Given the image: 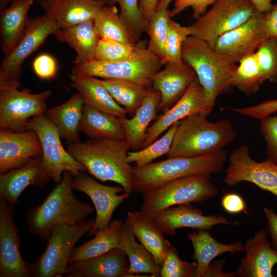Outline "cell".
I'll use <instances>...</instances> for the list:
<instances>
[{
    "instance_id": "51",
    "label": "cell",
    "mask_w": 277,
    "mask_h": 277,
    "mask_svg": "<svg viewBox=\"0 0 277 277\" xmlns=\"http://www.w3.org/2000/svg\"><path fill=\"white\" fill-rule=\"evenodd\" d=\"M264 212L267 221V232L271 238V245L277 249V215L267 207L264 208Z\"/></svg>"
},
{
    "instance_id": "25",
    "label": "cell",
    "mask_w": 277,
    "mask_h": 277,
    "mask_svg": "<svg viewBox=\"0 0 277 277\" xmlns=\"http://www.w3.org/2000/svg\"><path fill=\"white\" fill-rule=\"evenodd\" d=\"M34 0H13L0 14L2 51L8 55L24 35L29 18L28 13Z\"/></svg>"
},
{
    "instance_id": "49",
    "label": "cell",
    "mask_w": 277,
    "mask_h": 277,
    "mask_svg": "<svg viewBox=\"0 0 277 277\" xmlns=\"http://www.w3.org/2000/svg\"><path fill=\"white\" fill-rule=\"evenodd\" d=\"M221 205L230 214H237L245 211L246 206L243 197L238 193L231 192L225 194L221 199Z\"/></svg>"
},
{
    "instance_id": "23",
    "label": "cell",
    "mask_w": 277,
    "mask_h": 277,
    "mask_svg": "<svg viewBox=\"0 0 277 277\" xmlns=\"http://www.w3.org/2000/svg\"><path fill=\"white\" fill-rule=\"evenodd\" d=\"M45 14L55 22L59 29L94 19L106 4L97 0H38Z\"/></svg>"
},
{
    "instance_id": "3",
    "label": "cell",
    "mask_w": 277,
    "mask_h": 277,
    "mask_svg": "<svg viewBox=\"0 0 277 277\" xmlns=\"http://www.w3.org/2000/svg\"><path fill=\"white\" fill-rule=\"evenodd\" d=\"M203 113L192 114L177 126L168 157L212 154L233 142L237 133L228 119L211 122Z\"/></svg>"
},
{
    "instance_id": "8",
    "label": "cell",
    "mask_w": 277,
    "mask_h": 277,
    "mask_svg": "<svg viewBox=\"0 0 277 277\" xmlns=\"http://www.w3.org/2000/svg\"><path fill=\"white\" fill-rule=\"evenodd\" d=\"M94 220L74 225L56 226L40 256L30 264V276L61 277L66 275L71 254L76 243L92 229Z\"/></svg>"
},
{
    "instance_id": "4",
    "label": "cell",
    "mask_w": 277,
    "mask_h": 277,
    "mask_svg": "<svg viewBox=\"0 0 277 277\" xmlns=\"http://www.w3.org/2000/svg\"><path fill=\"white\" fill-rule=\"evenodd\" d=\"M227 159L226 151L204 155L175 156L133 168V190L144 193L170 182L199 174H211L222 170Z\"/></svg>"
},
{
    "instance_id": "9",
    "label": "cell",
    "mask_w": 277,
    "mask_h": 277,
    "mask_svg": "<svg viewBox=\"0 0 277 277\" xmlns=\"http://www.w3.org/2000/svg\"><path fill=\"white\" fill-rule=\"evenodd\" d=\"M256 11L249 0H217L188 26L191 36L213 48L219 37L245 23Z\"/></svg>"
},
{
    "instance_id": "24",
    "label": "cell",
    "mask_w": 277,
    "mask_h": 277,
    "mask_svg": "<svg viewBox=\"0 0 277 277\" xmlns=\"http://www.w3.org/2000/svg\"><path fill=\"white\" fill-rule=\"evenodd\" d=\"M129 261L122 249L116 248L100 256L68 265L67 277H127Z\"/></svg>"
},
{
    "instance_id": "2",
    "label": "cell",
    "mask_w": 277,
    "mask_h": 277,
    "mask_svg": "<svg viewBox=\"0 0 277 277\" xmlns=\"http://www.w3.org/2000/svg\"><path fill=\"white\" fill-rule=\"evenodd\" d=\"M73 175L65 171L62 180L39 205L29 209L26 215L28 231L47 241L53 229L60 225H74L85 221L94 210L76 198L73 193Z\"/></svg>"
},
{
    "instance_id": "56",
    "label": "cell",
    "mask_w": 277,
    "mask_h": 277,
    "mask_svg": "<svg viewBox=\"0 0 277 277\" xmlns=\"http://www.w3.org/2000/svg\"><path fill=\"white\" fill-rule=\"evenodd\" d=\"M97 1H103L106 4V0H97Z\"/></svg>"
},
{
    "instance_id": "40",
    "label": "cell",
    "mask_w": 277,
    "mask_h": 277,
    "mask_svg": "<svg viewBox=\"0 0 277 277\" xmlns=\"http://www.w3.org/2000/svg\"><path fill=\"white\" fill-rule=\"evenodd\" d=\"M138 0H106V4L119 5L120 17L136 41L146 31L147 23L141 12Z\"/></svg>"
},
{
    "instance_id": "47",
    "label": "cell",
    "mask_w": 277,
    "mask_h": 277,
    "mask_svg": "<svg viewBox=\"0 0 277 277\" xmlns=\"http://www.w3.org/2000/svg\"><path fill=\"white\" fill-rule=\"evenodd\" d=\"M217 0H174V6L169 10L171 17H174L188 7L192 9V17L197 19L203 15L208 6L214 4Z\"/></svg>"
},
{
    "instance_id": "32",
    "label": "cell",
    "mask_w": 277,
    "mask_h": 277,
    "mask_svg": "<svg viewBox=\"0 0 277 277\" xmlns=\"http://www.w3.org/2000/svg\"><path fill=\"white\" fill-rule=\"evenodd\" d=\"M85 101L77 92L65 103L47 109L45 114L57 128L61 137L69 143L80 142L79 126Z\"/></svg>"
},
{
    "instance_id": "11",
    "label": "cell",
    "mask_w": 277,
    "mask_h": 277,
    "mask_svg": "<svg viewBox=\"0 0 277 277\" xmlns=\"http://www.w3.org/2000/svg\"><path fill=\"white\" fill-rule=\"evenodd\" d=\"M27 129L34 131L37 135L41 143L44 164L55 183L61 181L65 171H70L75 176L86 170L64 149L57 128L45 113L31 118Z\"/></svg>"
},
{
    "instance_id": "17",
    "label": "cell",
    "mask_w": 277,
    "mask_h": 277,
    "mask_svg": "<svg viewBox=\"0 0 277 277\" xmlns=\"http://www.w3.org/2000/svg\"><path fill=\"white\" fill-rule=\"evenodd\" d=\"M206 115L211 113L206 101L205 91L197 78L187 87L179 100L169 109L163 112L148 128L142 148L154 141L174 124L195 113Z\"/></svg>"
},
{
    "instance_id": "30",
    "label": "cell",
    "mask_w": 277,
    "mask_h": 277,
    "mask_svg": "<svg viewBox=\"0 0 277 277\" xmlns=\"http://www.w3.org/2000/svg\"><path fill=\"white\" fill-rule=\"evenodd\" d=\"M70 78V85L82 95L85 104L119 118L126 117L128 114L96 77L71 74Z\"/></svg>"
},
{
    "instance_id": "34",
    "label": "cell",
    "mask_w": 277,
    "mask_h": 277,
    "mask_svg": "<svg viewBox=\"0 0 277 277\" xmlns=\"http://www.w3.org/2000/svg\"><path fill=\"white\" fill-rule=\"evenodd\" d=\"M124 222L116 219L105 229L98 232L91 240L75 247L71 254L69 264L102 255L117 248Z\"/></svg>"
},
{
    "instance_id": "18",
    "label": "cell",
    "mask_w": 277,
    "mask_h": 277,
    "mask_svg": "<svg viewBox=\"0 0 277 277\" xmlns=\"http://www.w3.org/2000/svg\"><path fill=\"white\" fill-rule=\"evenodd\" d=\"M42 155L40 140L32 130H0V174L18 168Z\"/></svg>"
},
{
    "instance_id": "7",
    "label": "cell",
    "mask_w": 277,
    "mask_h": 277,
    "mask_svg": "<svg viewBox=\"0 0 277 277\" xmlns=\"http://www.w3.org/2000/svg\"><path fill=\"white\" fill-rule=\"evenodd\" d=\"M218 193L217 188L210 180V174L189 176L143 193L140 211L154 219L173 206L204 202Z\"/></svg>"
},
{
    "instance_id": "28",
    "label": "cell",
    "mask_w": 277,
    "mask_h": 277,
    "mask_svg": "<svg viewBox=\"0 0 277 277\" xmlns=\"http://www.w3.org/2000/svg\"><path fill=\"white\" fill-rule=\"evenodd\" d=\"M53 35L58 42L67 44L74 50L76 56L74 65H82L94 60L100 38L93 20L59 29Z\"/></svg>"
},
{
    "instance_id": "15",
    "label": "cell",
    "mask_w": 277,
    "mask_h": 277,
    "mask_svg": "<svg viewBox=\"0 0 277 277\" xmlns=\"http://www.w3.org/2000/svg\"><path fill=\"white\" fill-rule=\"evenodd\" d=\"M72 187L74 190L86 194L93 203L96 217L88 233L90 236L107 228L115 209L130 196L122 186L102 184L84 172L73 176Z\"/></svg>"
},
{
    "instance_id": "31",
    "label": "cell",
    "mask_w": 277,
    "mask_h": 277,
    "mask_svg": "<svg viewBox=\"0 0 277 277\" xmlns=\"http://www.w3.org/2000/svg\"><path fill=\"white\" fill-rule=\"evenodd\" d=\"M117 248L127 256L128 276H134V274L140 273L149 274L153 277L161 276V267L156 263L151 253L141 243L136 242L127 219L123 223Z\"/></svg>"
},
{
    "instance_id": "39",
    "label": "cell",
    "mask_w": 277,
    "mask_h": 277,
    "mask_svg": "<svg viewBox=\"0 0 277 277\" xmlns=\"http://www.w3.org/2000/svg\"><path fill=\"white\" fill-rule=\"evenodd\" d=\"M171 18L168 9L156 10L148 22L145 31L149 37L148 47L161 60L164 56Z\"/></svg>"
},
{
    "instance_id": "12",
    "label": "cell",
    "mask_w": 277,
    "mask_h": 277,
    "mask_svg": "<svg viewBox=\"0 0 277 277\" xmlns=\"http://www.w3.org/2000/svg\"><path fill=\"white\" fill-rule=\"evenodd\" d=\"M58 30L53 20L45 14L29 18L22 38L6 55L1 64L0 84H12L21 87L19 78L24 62L50 35H53Z\"/></svg>"
},
{
    "instance_id": "54",
    "label": "cell",
    "mask_w": 277,
    "mask_h": 277,
    "mask_svg": "<svg viewBox=\"0 0 277 277\" xmlns=\"http://www.w3.org/2000/svg\"><path fill=\"white\" fill-rule=\"evenodd\" d=\"M174 0H161L157 6V9H168L170 3Z\"/></svg>"
},
{
    "instance_id": "42",
    "label": "cell",
    "mask_w": 277,
    "mask_h": 277,
    "mask_svg": "<svg viewBox=\"0 0 277 277\" xmlns=\"http://www.w3.org/2000/svg\"><path fill=\"white\" fill-rule=\"evenodd\" d=\"M255 53L265 80L277 83V37L267 38Z\"/></svg>"
},
{
    "instance_id": "10",
    "label": "cell",
    "mask_w": 277,
    "mask_h": 277,
    "mask_svg": "<svg viewBox=\"0 0 277 277\" xmlns=\"http://www.w3.org/2000/svg\"><path fill=\"white\" fill-rule=\"evenodd\" d=\"M11 84H0V128L15 132L27 130L30 120L45 113L50 90L32 94Z\"/></svg>"
},
{
    "instance_id": "48",
    "label": "cell",
    "mask_w": 277,
    "mask_h": 277,
    "mask_svg": "<svg viewBox=\"0 0 277 277\" xmlns=\"http://www.w3.org/2000/svg\"><path fill=\"white\" fill-rule=\"evenodd\" d=\"M229 110L239 114L261 120L277 112V100H272L260 104L243 107L229 108Z\"/></svg>"
},
{
    "instance_id": "46",
    "label": "cell",
    "mask_w": 277,
    "mask_h": 277,
    "mask_svg": "<svg viewBox=\"0 0 277 277\" xmlns=\"http://www.w3.org/2000/svg\"><path fill=\"white\" fill-rule=\"evenodd\" d=\"M32 67L35 74L42 80L54 78L57 72V65L55 58L52 55L43 53L34 60Z\"/></svg>"
},
{
    "instance_id": "14",
    "label": "cell",
    "mask_w": 277,
    "mask_h": 277,
    "mask_svg": "<svg viewBox=\"0 0 277 277\" xmlns=\"http://www.w3.org/2000/svg\"><path fill=\"white\" fill-rule=\"evenodd\" d=\"M267 38L263 13L256 11L245 23L219 37L213 49L229 61L237 64L254 53Z\"/></svg>"
},
{
    "instance_id": "43",
    "label": "cell",
    "mask_w": 277,
    "mask_h": 277,
    "mask_svg": "<svg viewBox=\"0 0 277 277\" xmlns=\"http://www.w3.org/2000/svg\"><path fill=\"white\" fill-rule=\"evenodd\" d=\"M197 262L182 260L177 250L171 245L161 267V277H194Z\"/></svg>"
},
{
    "instance_id": "38",
    "label": "cell",
    "mask_w": 277,
    "mask_h": 277,
    "mask_svg": "<svg viewBox=\"0 0 277 277\" xmlns=\"http://www.w3.org/2000/svg\"><path fill=\"white\" fill-rule=\"evenodd\" d=\"M180 122L172 125L161 137L149 146L137 151H129L127 155L128 162L130 164L134 163L135 168H140L152 163L158 157L165 154L167 155Z\"/></svg>"
},
{
    "instance_id": "22",
    "label": "cell",
    "mask_w": 277,
    "mask_h": 277,
    "mask_svg": "<svg viewBox=\"0 0 277 277\" xmlns=\"http://www.w3.org/2000/svg\"><path fill=\"white\" fill-rule=\"evenodd\" d=\"M152 79V88L160 93L157 111H166L182 96L189 85L196 78L194 71L184 62L164 65Z\"/></svg>"
},
{
    "instance_id": "29",
    "label": "cell",
    "mask_w": 277,
    "mask_h": 277,
    "mask_svg": "<svg viewBox=\"0 0 277 277\" xmlns=\"http://www.w3.org/2000/svg\"><path fill=\"white\" fill-rule=\"evenodd\" d=\"M140 243L151 253L156 263L161 267L170 242L165 239L153 218L141 211L128 212L126 218Z\"/></svg>"
},
{
    "instance_id": "41",
    "label": "cell",
    "mask_w": 277,
    "mask_h": 277,
    "mask_svg": "<svg viewBox=\"0 0 277 277\" xmlns=\"http://www.w3.org/2000/svg\"><path fill=\"white\" fill-rule=\"evenodd\" d=\"M189 36H191V32L188 26H182L170 19L164 56L161 60L162 66L170 63L183 62L182 57V46L184 41Z\"/></svg>"
},
{
    "instance_id": "19",
    "label": "cell",
    "mask_w": 277,
    "mask_h": 277,
    "mask_svg": "<svg viewBox=\"0 0 277 277\" xmlns=\"http://www.w3.org/2000/svg\"><path fill=\"white\" fill-rule=\"evenodd\" d=\"M51 180L42 155L35 157L18 168L0 174V197L14 206L28 186L43 187Z\"/></svg>"
},
{
    "instance_id": "55",
    "label": "cell",
    "mask_w": 277,
    "mask_h": 277,
    "mask_svg": "<svg viewBox=\"0 0 277 277\" xmlns=\"http://www.w3.org/2000/svg\"><path fill=\"white\" fill-rule=\"evenodd\" d=\"M13 0H0V7L1 10L5 9L7 5ZM38 1V0H37Z\"/></svg>"
},
{
    "instance_id": "35",
    "label": "cell",
    "mask_w": 277,
    "mask_h": 277,
    "mask_svg": "<svg viewBox=\"0 0 277 277\" xmlns=\"http://www.w3.org/2000/svg\"><path fill=\"white\" fill-rule=\"evenodd\" d=\"M93 23L101 39L133 45L137 42L122 22L115 5H105L96 14Z\"/></svg>"
},
{
    "instance_id": "6",
    "label": "cell",
    "mask_w": 277,
    "mask_h": 277,
    "mask_svg": "<svg viewBox=\"0 0 277 277\" xmlns=\"http://www.w3.org/2000/svg\"><path fill=\"white\" fill-rule=\"evenodd\" d=\"M162 66L161 58L148 47V42L139 40L128 57L116 62L92 61L74 65L71 74L124 80L150 89L154 75Z\"/></svg>"
},
{
    "instance_id": "44",
    "label": "cell",
    "mask_w": 277,
    "mask_h": 277,
    "mask_svg": "<svg viewBox=\"0 0 277 277\" xmlns=\"http://www.w3.org/2000/svg\"><path fill=\"white\" fill-rule=\"evenodd\" d=\"M135 44L100 38L96 47L93 61L116 62L124 60L132 54L134 50Z\"/></svg>"
},
{
    "instance_id": "53",
    "label": "cell",
    "mask_w": 277,
    "mask_h": 277,
    "mask_svg": "<svg viewBox=\"0 0 277 277\" xmlns=\"http://www.w3.org/2000/svg\"><path fill=\"white\" fill-rule=\"evenodd\" d=\"M253 5L255 10L261 13L269 11L272 6L273 0H249Z\"/></svg>"
},
{
    "instance_id": "20",
    "label": "cell",
    "mask_w": 277,
    "mask_h": 277,
    "mask_svg": "<svg viewBox=\"0 0 277 277\" xmlns=\"http://www.w3.org/2000/svg\"><path fill=\"white\" fill-rule=\"evenodd\" d=\"M154 219L163 233L170 236L176 234V230L181 228L209 230L218 224L239 225V222L229 221L223 215H204L201 210L190 203L168 208Z\"/></svg>"
},
{
    "instance_id": "45",
    "label": "cell",
    "mask_w": 277,
    "mask_h": 277,
    "mask_svg": "<svg viewBox=\"0 0 277 277\" xmlns=\"http://www.w3.org/2000/svg\"><path fill=\"white\" fill-rule=\"evenodd\" d=\"M260 130L266 142L267 157L277 164V115L261 118Z\"/></svg>"
},
{
    "instance_id": "13",
    "label": "cell",
    "mask_w": 277,
    "mask_h": 277,
    "mask_svg": "<svg viewBox=\"0 0 277 277\" xmlns=\"http://www.w3.org/2000/svg\"><path fill=\"white\" fill-rule=\"evenodd\" d=\"M242 182L253 183L277 197V164L268 157L256 162L251 157L248 147L241 145L229 156L224 182L234 186Z\"/></svg>"
},
{
    "instance_id": "5",
    "label": "cell",
    "mask_w": 277,
    "mask_h": 277,
    "mask_svg": "<svg viewBox=\"0 0 277 277\" xmlns=\"http://www.w3.org/2000/svg\"><path fill=\"white\" fill-rule=\"evenodd\" d=\"M182 57L195 73L211 112L217 98L231 87L230 80L238 64L229 61L205 42L193 36L184 41Z\"/></svg>"
},
{
    "instance_id": "16",
    "label": "cell",
    "mask_w": 277,
    "mask_h": 277,
    "mask_svg": "<svg viewBox=\"0 0 277 277\" xmlns=\"http://www.w3.org/2000/svg\"><path fill=\"white\" fill-rule=\"evenodd\" d=\"M14 206L0 197V277L30 276V264L22 256Z\"/></svg>"
},
{
    "instance_id": "1",
    "label": "cell",
    "mask_w": 277,
    "mask_h": 277,
    "mask_svg": "<svg viewBox=\"0 0 277 277\" xmlns=\"http://www.w3.org/2000/svg\"><path fill=\"white\" fill-rule=\"evenodd\" d=\"M130 150L126 140L110 138L69 143L67 149L91 175L102 182L119 184L130 195L134 191V168L127 161Z\"/></svg>"
},
{
    "instance_id": "26",
    "label": "cell",
    "mask_w": 277,
    "mask_h": 277,
    "mask_svg": "<svg viewBox=\"0 0 277 277\" xmlns=\"http://www.w3.org/2000/svg\"><path fill=\"white\" fill-rule=\"evenodd\" d=\"M193 248V258L197 267L194 277H208L211 261L217 256L225 252L236 253L244 251L241 242L223 244L211 236L208 230H198L188 234Z\"/></svg>"
},
{
    "instance_id": "50",
    "label": "cell",
    "mask_w": 277,
    "mask_h": 277,
    "mask_svg": "<svg viewBox=\"0 0 277 277\" xmlns=\"http://www.w3.org/2000/svg\"><path fill=\"white\" fill-rule=\"evenodd\" d=\"M264 27L267 37H277V3L271 9L263 13Z\"/></svg>"
},
{
    "instance_id": "21",
    "label": "cell",
    "mask_w": 277,
    "mask_h": 277,
    "mask_svg": "<svg viewBox=\"0 0 277 277\" xmlns=\"http://www.w3.org/2000/svg\"><path fill=\"white\" fill-rule=\"evenodd\" d=\"M245 255L235 272L240 277H273L272 268L277 264V249L272 248L268 232L259 230L247 240Z\"/></svg>"
},
{
    "instance_id": "36",
    "label": "cell",
    "mask_w": 277,
    "mask_h": 277,
    "mask_svg": "<svg viewBox=\"0 0 277 277\" xmlns=\"http://www.w3.org/2000/svg\"><path fill=\"white\" fill-rule=\"evenodd\" d=\"M97 78L130 116L134 115L142 104L149 89L126 80Z\"/></svg>"
},
{
    "instance_id": "33",
    "label": "cell",
    "mask_w": 277,
    "mask_h": 277,
    "mask_svg": "<svg viewBox=\"0 0 277 277\" xmlns=\"http://www.w3.org/2000/svg\"><path fill=\"white\" fill-rule=\"evenodd\" d=\"M79 131L84 133L91 139L126 140L125 133L118 117L85 104Z\"/></svg>"
},
{
    "instance_id": "27",
    "label": "cell",
    "mask_w": 277,
    "mask_h": 277,
    "mask_svg": "<svg viewBox=\"0 0 277 277\" xmlns=\"http://www.w3.org/2000/svg\"><path fill=\"white\" fill-rule=\"evenodd\" d=\"M160 101V93L151 88L132 117H118L125 133L126 140L132 151L142 148L149 126L156 117Z\"/></svg>"
},
{
    "instance_id": "52",
    "label": "cell",
    "mask_w": 277,
    "mask_h": 277,
    "mask_svg": "<svg viewBox=\"0 0 277 277\" xmlns=\"http://www.w3.org/2000/svg\"><path fill=\"white\" fill-rule=\"evenodd\" d=\"M161 1L140 0V8L144 18L147 24L154 13L156 11Z\"/></svg>"
},
{
    "instance_id": "37",
    "label": "cell",
    "mask_w": 277,
    "mask_h": 277,
    "mask_svg": "<svg viewBox=\"0 0 277 277\" xmlns=\"http://www.w3.org/2000/svg\"><path fill=\"white\" fill-rule=\"evenodd\" d=\"M238 64L230 80L231 86L247 94L255 93L265 81L255 52Z\"/></svg>"
}]
</instances>
